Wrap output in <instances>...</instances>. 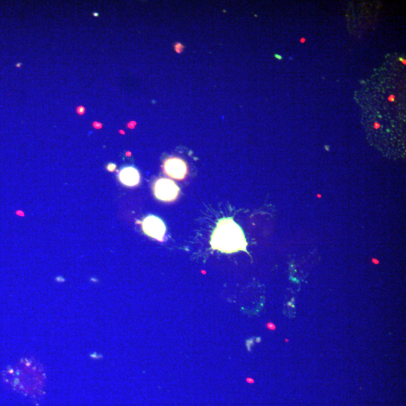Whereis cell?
<instances>
[{"mask_svg": "<svg viewBox=\"0 0 406 406\" xmlns=\"http://www.w3.org/2000/svg\"><path fill=\"white\" fill-rule=\"evenodd\" d=\"M211 247L215 251L224 254L247 251L248 242L241 226L232 218L218 220L212 233Z\"/></svg>", "mask_w": 406, "mask_h": 406, "instance_id": "6da1fadb", "label": "cell"}, {"mask_svg": "<svg viewBox=\"0 0 406 406\" xmlns=\"http://www.w3.org/2000/svg\"><path fill=\"white\" fill-rule=\"evenodd\" d=\"M154 196L162 202H171L179 197L180 188L176 182L169 179H157L153 186Z\"/></svg>", "mask_w": 406, "mask_h": 406, "instance_id": "7a4b0ae2", "label": "cell"}, {"mask_svg": "<svg viewBox=\"0 0 406 406\" xmlns=\"http://www.w3.org/2000/svg\"><path fill=\"white\" fill-rule=\"evenodd\" d=\"M141 229L148 237L163 242L166 233L164 222L155 215H149L141 221Z\"/></svg>", "mask_w": 406, "mask_h": 406, "instance_id": "3957f363", "label": "cell"}, {"mask_svg": "<svg viewBox=\"0 0 406 406\" xmlns=\"http://www.w3.org/2000/svg\"><path fill=\"white\" fill-rule=\"evenodd\" d=\"M165 174L176 180H184L188 172L186 162L177 157H171L165 160L163 165Z\"/></svg>", "mask_w": 406, "mask_h": 406, "instance_id": "277c9868", "label": "cell"}, {"mask_svg": "<svg viewBox=\"0 0 406 406\" xmlns=\"http://www.w3.org/2000/svg\"><path fill=\"white\" fill-rule=\"evenodd\" d=\"M119 179L124 186L133 187L139 185L141 176L136 168L126 166L119 171Z\"/></svg>", "mask_w": 406, "mask_h": 406, "instance_id": "5b68a950", "label": "cell"}, {"mask_svg": "<svg viewBox=\"0 0 406 406\" xmlns=\"http://www.w3.org/2000/svg\"><path fill=\"white\" fill-rule=\"evenodd\" d=\"M116 169V165L113 164V163H109V164L107 166V169L109 171H114Z\"/></svg>", "mask_w": 406, "mask_h": 406, "instance_id": "8992f818", "label": "cell"}, {"mask_svg": "<svg viewBox=\"0 0 406 406\" xmlns=\"http://www.w3.org/2000/svg\"><path fill=\"white\" fill-rule=\"evenodd\" d=\"M182 49H183V46H182L181 44H177V45H176V51H177L178 53L182 52Z\"/></svg>", "mask_w": 406, "mask_h": 406, "instance_id": "52a82bcc", "label": "cell"}]
</instances>
